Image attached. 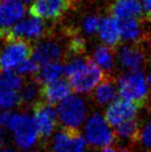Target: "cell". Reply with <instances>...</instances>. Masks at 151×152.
Here are the masks:
<instances>
[{"label": "cell", "instance_id": "obj_1", "mask_svg": "<svg viewBox=\"0 0 151 152\" xmlns=\"http://www.w3.org/2000/svg\"><path fill=\"white\" fill-rule=\"evenodd\" d=\"M64 76L77 93H88L105 79L106 75L93 59L74 57L64 66Z\"/></svg>", "mask_w": 151, "mask_h": 152}, {"label": "cell", "instance_id": "obj_2", "mask_svg": "<svg viewBox=\"0 0 151 152\" xmlns=\"http://www.w3.org/2000/svg\"><path fill=\"white\" fill-rule=\"evenodd\" d=\"M118 92L122 99L128 100L139 107L143 106L149 95L148 82L142 72H129L120 77L117 82Z\"/></svg>", "mask_w": 151, "mask_h": 152}, {"label": "cell", "instance_id": "obj_3", "mask_svg": "<svg viewBox=\"0 0 151 152\" xmlns=\"http://www.w3.org/2000/svg\"><path fill=\"white\" fill-rule=\"evenodd\" d=\"M8 128L14 134L16 144L22 149L33 147L39 138L34 119L27 113H12Z\"/></svg>", "mask_w": 151, "mask_h": 152}, {"label": "cell", "instance_id": "obj_4", "mask_svg": "<svg viewBox=\"0 0 151 152\" xmlns=\"http://www.w3.org/2000/svg\"><path fill=\"white\" fill-rule=\"evenodd\" d=\"M84 138L92 147L105 148L114 142L115 134L103 115L93 113L85 121Z\"/></svg>", "mask_w": 151, "mask_h": 152}, {"label": "cell", "instance_id": "obj_5", "mask_svg": "<svg viewBox=\"0 0 151 152\" xmlns=\"http://www.w3.org/2000/svg\"><path fill=\"white\" fill-rule=\"evenodd\" d=\"M56 113L63 128L78 130L86 121L87 106L80 96L71 95L58 104Z\"/></svg>", "mask_w": 151, "mask_h": 152}, {"label": "cell", "instance_id": "obj_6", "mask_svg": "<svg viewBox=\"0 0 151 152\" xmlns=\"http://www.w3.org/2000/svg\"><path fill=\"white\" fill-rule=\"evenodd\" d=\"M33 46L30 42L16 39L7 42L0 50V72H15L16 68L32 56Z\"/></svg>", "mask_w": 151, "mask_h": 152}, {"label": "cell", "instance_id": "obj_7", "mask_svg": "<svg viewBox=\"0 0 151 152\" xmlns=\"http://www.w3.org/2000/svg\"><path fill=\"white\" fill-rule=\"evenodd\" d=\"M0 32L5 42L16 39L30 42V40L44 37L49 31L47 30L46 25L40 21V19L31 17L28 19H23L12 27L0 30Z\"/></svg>", "mask_w": 151, "mask_h": 152}, {"label": "cell", "instance_id": "obj_8", "mask_svg": "<svg viewBox=\"0 0 151 152\" xmlns=\"http://www.w3.org/2000/svg\"><path fill=\"white\" fill-rule=\"evenodd\" d=\"M76 0H34L29 8L32 17L40 20L57 21L73 7Z\"/></svg>", "mask_w": 151, "mask_h": 152}, {"label": "cell", "instance_id": "obj_9", "mask_svg": "<svg viewBox=\"0 0 151 152\" xmlns=\"http://www.w3.org/2000/svg\"><path fill=\"white\" fill-rule=\"evenodd\" d=\"M86 145V140L78 130L63 128L53 137L50 152H85Z\"/></svg>", "mask_w": 151, "mask_h": 152}, {"label": "cell", "instance_id": "obj_10", "mask_svg": "<svg viewBox=\"0 0 151 152\" xmlns=\"http://www.w3.org/2000/svg\"><path fill=\"white\" fill-rule=\"evenodd\" d=\"M139 106L125 99H116L109 104L105 112V119L111 127L136 119Z\"/></svg>", "mask_w": 151, "mask_h": 152}, {"label": "cell", "instance_id": "obj_11", "mask_svg": "<svg viewBox=\"0 0 151 152\" xmlns=\"http://www.w3.org/2000/svg\"><path fill=\"white\" fill-rule=\"evenodd\" d=\"M33 119L36 124L39 138H48L53 134L57 124V113L52 104L38 102L33 106Z\"/></svg>", "mask_w": 151, "mask_h": 152}, {"label": "cell", "instance_id": "obj_12", "mask_svg": "<svg viewBox=\"0 0 151 152\" xmlns=\"http://www.w3.org/2000/svg\"><path fill=\"white\" fill-rule=\"evenodd\" d=\"M65 50L57 40H42L33 47L32 59L39 65L56 62L65 56Z\"/></svg>", "mask_w": 151, "mask_h": 152}, {"label": "cell", "instance_id": "obj_13", "mask_svg": "<svg viewBox=\"0 0 151 152\" xmlns=\"http://www.w3.org/2000/svg\"><path fill=\"white\" fill-rule=\"evenodd\" d=\"M26 14L24 3L19 0H0V30L8 29L23 20Z\"/></svg>", "mask_w": 151, "mask_h": 152}, {"label": "cell", "instance_id": "obj_14", "mask_svg": "<svg viewBox=\"0 0 151 152\" xmlns=\"http://www.w3.org/2000/svg\"><path fill=\"white\" fill-rule=\"evenodd\" d=\"M119 61L125 69L129 72H140L147 61V57L140 44L124 46L119 53Z\"/></svg>", "mask_w": 151, "mask_h": 152}, {"label": "cell", "instance_id": "obj_15", "mask_svg": "<svg viewBox=\"0 0 151 152\" xmlns=\"http://www.w3.org/2000/svg\"><path fill=\"white\" fill-rule=\"evenodd\" d=\"M109 12L119 21L124 19L142 20L144 15L140 0H115L109 7Z\"/></svg>", "mask_w": 151, "mask_h": 152}, {"label": "cell", "instance_id": "obj_16", "mask_svg": "<svg viewBox=\"0 0 151 152\" xmlns=\"http://www.w3.org/2000/svg\"><path fill=\"white\" fill-rule=\"evenodd\" d=\"M71 87L69 82L63 79H59L54 82L48 83L40 86V97L50 104H60L61 102L71 96Z\"/></svg>", "mask_w": 151, "mask_h": 152}, {"label": "cell", "instance_id": "obj_17", "mask_svg": "<svg viewBox=\"0 0 151 152\" xmlns=\"http://www.w3.org/2000/svg\"><path fill=\"white\" fill-rule=\"evenodd\" d=\"M118 85L116 80L106 75L105 79L99 83L93 92V99L98 106H109L116 100Z\"/></svg>", "mask_w": 151, "mask_h": 152}, {"label": "cell", "instance_id": "obj_18", "mask_svg": "<svg viewBox=\"0 0 151 152\" xmlns=\"http://www.w3.org/2000/svg\"><path fill=\"white\" fill-rule=\"evenodd\" d=\"M99 38L103 40L104 44L108 47L115 48L121 40V32H120V22L118 19L112 16L106 17L98 28Z\"/></svg>", "mask_w": 151, "mask_h": 152}, {"label": "cell", "instance_id": "obj_19", "mask_svg": "<svg viewBox=\"0 0 151 152\" xmlns=\"http://www.w3.org/2000/svg\"><path fill=\"white\" fill-rule=\"evenodd\" d=\"M62 75H64V66L59 61L51 62L40 66L36 74L35 81L39 85H44L59 80Z\"/></svg>", "mask_w": 151, "mask_h": 152}, {"label": "cell", "instance_id": "obj_20", "mask_svg": "<svg viewBox=\"0 0 151 152\" xmlns=\"http://www.w3.org/2000/svg\"><path fill=\"white\" fill-rule=\"evenodd\" d=\"M119 22H120L121 39L133 40L137 44H140L143 40L144 35L141 25H140V20H138V19H124V20H121Z\"/></svg>", "mask_w": 151, "mask_h": 152}, {"label": "cell", "instance_id": "obj_21", "mask_svg": "<svg viewBox=\"0 0 151 152\" xmlns=\"http://www.w3.org/2000/svg\"><path fill=\"white\" fill-rule=\"evenodd\" d=\"M114 48L108 46H98L93 52V61L101 68L106 70H111L114 66L115 52Z\"/></svg>", "mask_w": 151, "mask_h": 152}, {"label": "cell", "instance_id": "obj_22", "mask_svg": "<svg viewBox=\"0 0 151 152\" xmlns=\"http://www.w3.org/2000/svg\"><path fill=\"white\" fill-rule=\"evenodd\" d=\"M139 123L136 119L127 121L120 125L114 127L115 137H118L120 140L125 141H137L139 134Z\"/></svg>", "mask_w": 151, "mask_h": 152}, {"label": "cell", "instance_id": "obj_23", "mask_svg": "<svg viewBox=\"0 0 151 152\" xmlns=\"http://www.w3.org/2000/svg\"><path fill=\"white\" fill-rule=\"evenodd\" d=\"M25 84L23 78L15 72H0V91H20Z\"/></svg>", "mask_w": 151, "mask_h": 152}, {"label": "cell", "instance_id": "obj_24", "mask_svg": "<svg viewBox=\"0 0 151 152\" xmlns=\"http://www.w3.org/2000/svg\"><path fill=\"white\" fill-rule=\"evenodd\" d=\"M38 83L35 82H27L23 85L21 88L20 96L22 100V104H32L34 106L39 100H36L40 96V87H38Z\"/></svg>", "mask_w": 151, "mask_h": 152}, {"label": "cell", "instance_id": "obj_25", "mask_svg": "<svg viewBox=\"0 0 151 152\" xmlns=\"http://www.w3.org/2000/svg\"><path fill=\"white\" fill-rule=\"evenodd\" d=\"M22 104L20 92L15 90H1L0 91V108L12 109Z\"/></svg>", "mask_w": 151, "mask_h": 152}, {"label": "cell", "instance_id": "obj_26", "mask_svg": "<svg viewBox=\"0 0 151 152\" xmlns=\"http://www.w3.org/2000/svg\"><path fill=\"white\" fill-rule=\"evenodd\" d=\"M138 140L141 142L143 147L151 150V117H149L139 128Z\"/></svg>", "mask_w": 151, "mask_h": 152}, {"label": "cell", "instance_id": "obj_27", "mask_svg": "<svg viewBox=\"0 0 151 152\" xmlns=\"http://www.w3.org/2000/svg\"><path fill=\"white\" fill-rule=\"evenodd\" d=\"M39 70V64H37L33 59H26L23 61L18 67L16 68L15 72L22 76H27V75H36Z\"/></svg>", "mask_w": 151, "mask_h": 152}, {"label": "cell", "instance_id": "obj_28", "mask_svg": "<svg viewBox=\"0 0 151 152\" xmlns=\"http://www.w3.org/2000/svg\"><path fill=\"white\" fill-rule=\"evenodd\" d=\"M101 19L97 15H91L84 19L83 21V30L86 34H94L98 30Z\"/></svg>", "mask_w": 151, "mask_h": 152}, {"label": "cell", "instance_id": "obj_29", "mask_svg": "<svg viewBox=\"0 0 151 152\" xmlns=\"http://www.w3.org/2000/svg\"><path fill=\"white\" fill-rule=\"evenodd\" d=\"M12 113L10 111H4V112H0V128L8 127L9 120L12 118Z\"/></svg>", "mask_w": 151, "mask_h": 152}, {"label": "cell", "instance_id": "obj_30", "mask_svg": "<svg viewBox=\"0 0 151 152\" xmlns=\"http://www.w3.org/2000/svg\"><path fill=\"white\" fill-rule=\"evenodd\" d=\"M143 8H144V17L149 22H151V0H144Z\"/></svg>", "mask_w": 151, "mask_h": 152}, {"label": "cell", "instance_id": "obj_31", "mask_svg": "<svg viewBox=\"0 0 151 152\" xmlns=\"http://www.w3.org/2000/svg\"><path fill=\"white\" fill-rule=\"evenodd\" d=\"M101 152H126L124 148H119V147H114V146H108L103 148V150Z\"/></svg>", "mask_w": 151, "mask_h": 152}, {"label": "cell", "instance_id": "obj_32", "mask_svg": "<svg viewBox=\"0 0 151 152\" xmlns=\"http://www.w3.org/2000/svg\"><path fill=\"white\" fill-rule=\"evenodd\" d=\"M147 82H148V84L151 85V72H149V75H148V77H147Z\"/></svg>", "mask_w": 151, "mask_h": 152}, {"label": "cell", "instance_id": "obj_33", "mask_svg": "<svg viewBox=\"0 0 151 152\" xmlns=\"http://www.w3.org/2000/svg\"><path fill=\"white\" fill-rule=\"evenodd\" d=\"M0 152H16V151H14L12 149H2V150H0Z\"/></svg>", "mask_w": 151, "mask_h": 152}, {"label": "cell", "instance_id": "obj_34", "mask_svg": "<svg viewBox=\"0 0 151 152\" xmlns=\"http://www.w3.org/2000/svg\"><path fill=\"white\" fill-rule=\"evenodd\" d=\"M3 37H2V34H1V32H0V45H1V42H3Z\"/></svg>", "mask_w": 151, "mask_h": 152}, {"label": "cell", "instance_id": "obj_35", "mask_svg": "<svg viewBox=\"0 0 151 152\" xmlns=\"http://www.w3.org/2000/svg\"><path fill=\"white\" fill-rule=\"evenodd\" d=\"M19 1H21V2H23V3H24V2H29L30 0H19Z\"/></svg>", "mask_w": 151, "mask_h": 152}, {"label": "cell", "instance_id": "obj_36", "mask_svg": "<svg viewBox=\"0 0 151 152\" xmlns=\"http://www.w3.org/2000/svg\"><path fill=\"white\" fill-rule=\"evenodd\" d=\"M30 152H35V151H30Z\"/></svg>", "mask_w": 151, "mask_h": 152}]
</instances>
